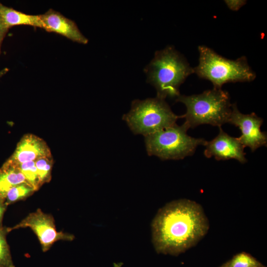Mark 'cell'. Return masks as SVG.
<instances>
[{"label":"cell","mask_w":267,"mask_h":267,"mask_svg":"<svg viewBox=\"0 0 267 267\" xmlns=\"http://www.w3.org/2000/svg\"><path fill=\"white\" fill-rule=\"evenodd\" d=\"M10 232L8 227H0V267H15L6 235Z\"/></svg>","instance_id":"obj_16"},{"label":"cell","mask_w":267,"mask_h":267,"mask_svg":"<svg viewBox=\"0 0 267 267\" xmlns=\"http://www.w3.org/2000/svg\"><path fill=\"white\" fill-rule=\"evenodd\" d=\"M219 129L218 135L210 141H207L204 145L205 157L209 158L214 157L219 161L234 159L241 163H246L247 160L244 151L245 147L238 137L228 135L221 127Z\"/></svg>","instance_id":"obj_9"},{"label":"cell","mask_w":267,"mask_h":267,"mask_svg":"<svg viewBox=\"0 0 267 267\" xmlns=\"http://www.w3.org/2000/svg\"><path fill=\"white\" fill-rule=\"evenodd\" d=\"M39 183L41 187L49 182L51 178V172L53 165L52 156L44 157L35 161Z\"/></svg>","instance_id":"obj_15"},{"label":"cell","mask_w":267,"mask_h":267,"mask_svg":"<svg viewBox=\"0 0 267 267\" xmlns=\"http://www.w3.org/2000/svg\"><path fill=\"white\" fill-rule=\"evenodd\" d=\"M209 228L200 205L186 199L173 201L160 209L152 221L153 244L158 253L177 256L196 245Z\"/></svg>","instance_id":"obj_1"},{"label":"cell","mask_w":267,"mask_h":267,"mask_svg":"<svg viewBox=\"0 0 267 267\" xmlns=\"http://www.w3.org/2000/svg\"><path fill=\"white\" fill-rule=\"evenodd\" d=\"M25 227L31 228L37 235L44 252L49 250L58 241H72L74 239L72 234L58 231L52 216L44 213L40 209L29 214L14 226L9 227V230L10 232Z\"/></svg>","instance_id":"obj_7"},{"label":"cell","mask_w":267,"mask_h":267,"mask_svg":"<svg viewBox=\"0 0 267 267\" xmlns=\"http://www.w3.org/2000/svg\"><path fill=\"white\" fill-rule=\"evenodd\" d=\"M189 129L183 124L175 125L146 135L144 141L147 154L162 160H179L192 156L199 145H205L204 138L187 134Z\"/></svg>","instance_id":"obj_6"},{"label":"cell","mask_w":267,"mask_h":267,"mask_svg":"<svg viewBox=\"0 0 267 267\" xmlns=\"http://www.w3.org/2000/svg\"><path fill=\"white\" fill-rule=\"evenodd\" d=\"M7 29L2 23L0 19V55L1 52V45L3 39H4L5 36L6 35L8 31Z\"/></svg>","instance_id":"obj_20"},{"label":"cell","mask_w":267,"mask_h":267,"mask_svg":"<svg viewBox=\"0 0 267 267\" xmlns=\"http://www.w3.org/2000/svg\"><path fill=\"white\" fill-rule=\"evenodd\" d=\"M226 267H262V264L251 255L241 252L224 264Z\"/></svg>","instance_id":"obj_17"},{"label":"cell","mask_w":267,"mask_h":267,"mask_svg":"<svg viewBox=\"0 0 267 267\" xmlns=\"http://www.w3.org/2000/svg\"><path fill=\"white\" fill-rule=\"evenodd\" d=\"M227 7L233 11L238 10L242 6L245 4V0H224Z\"/></svg>","instance_id":"obj_19"},{"label":"cell","mask_w":267,"mask_h":267,"mask_svg":"<svg viewBox=\"0 0 267 267\" xmlns=\"http://www.w3.org/2000/svg\"><path fill=\"white\" fill-rule=\"evenodd\" d=\"M51 155L49 147L43 139L35 134H27L21 138L7 160L19 165Z\"/></svg>","instance_id":"obj_11"},{"label":"cell","mask_w":267,"mask_h":267,"mask_svg":"<svg viewBox=\"0 0 267 267\" xmlns=\"http://www.w3.org/2000/svg\"><path fill=\"white\" fill-rule=\"evenodd\" d=\"M147 82L156 90V97L177 98L179 87L194 73L185 57L173 46L157 50L154 57L144 68Z\"/></svg>","instance_id":"obj_2"},{"label":"cell","mask_w":267,"mask_h":267,"mask_svg":"<svg viewBox=\"0 0 267 267\" xmlns=\"http://www.w3.org/2000/svg\"><path fill=\"white\" fill-rule=\"evenodd\" d=\"M39 15L44 25L43 29L46 31L59 34L79 44L88 43V39L80 31L76 23L61 13L49 9Z\"/></svg>","instance_id":"obj_10"},{"label":"cell","mask_w":267,"mask_h":267,"mask_svg":"<svg viewBox=\"0 0 267 267\" xmlns=\"http://www.w3.org/2000/svg\"><path fill=\"white\" fill-rule=\"evenodd\" d=\"M221 267H226L224 265H222V266H221Z\"/></svg>","instance_id":"obj_23"},{"label":"cell","mask_w":267,"mask_h":267,"mask_svg":"<svg viewBox=\"0 0 267 267\" xmlns=\"http://www.w3.org/2000/svg\"><path fill=\"white\" fill-rule=\"evenodd\" d=\"M179 118L165 99L156 97L133 100L122 119L134 134L145 136L175 125Z\"/></svg>","instance_id":"obj_5"},{"label":"cell","mask_w":267,"mask_h":267,"mask_svg":"<svg viewBox=\"0 0 267 267\" xmlns=\"http://www.w3.org/2000/svg\"><path fill=\"white\" fill-rule=\"evenodd\" d=\"M9 70V69L5 67L0 70V79L4 76Z\"/></svg>","instance_id":"obj_22"},{"label":"cell","mask_w":267,"mask_h":267,"mask_svg":"<svg viewBox=\"0 0 267 267\" xmlns=\"http://www.w3.org/2000/svg\"><path fill=\"white\" fill-rule=\"evenodd\" d=\"M175 101L186 107L185 113L180 118L185 119L183 124L188 129L203 124L221 127L228 123L231 113L229 93L222 89L213 88L198 94L180 95Z\"/></svg>","instance_id":"obj_3"},{"label":"cell","mask_w":267,"mask_h":267,"mask_svg":"<svg viewBox=\"0 0 267 267\" xmlns=\"http://www.w3.org/2000/svg\"><path fill=\"white\" fill-rule=\"evenodd\" d=\"M231 113L228 123L238 127L241 135L238 137L240 141L245 147H249L252 152L267 144V134L262 132L261 127L263 119L254 112L249 114L241 113L236 103L232 104Z\"/></svg>","instance_id":"obj_8"},{"label":"cell","mask_w":267,"mask_h":267,"mask_svg":"<svg viewBox=\"0 0 267 267\" xmlns=\"http://www.w3.org/2000/svg\"><path fill=\"white\" fill-rule=\"evenodd\" d=\"M7 206L8 205L5 203V200L0 199V227L3 226V217Z\"/></svg>","instance_id":"obj_21"},{"label":"cell","mask_w":267,"mask_h":267,"mask_svg":"<svg viewBox=\"0 0 267 267\" xmlns=\"http://www.w3.org/2000/svg\"><path fill=\"white\" fill-rule=\"evenodd\" d=\"M25 182L28 183L18 166L7 160L0 168V199L5 200L11 188Z\"/></svg>","instance_id":"obj_13"},{"label":"cell","mask_w":267,"mask_h":267,"mask_svg":"<svg viewBox=\"0 0 267 267\" xmlns=\"http://www.w3.org/2000/svg\"><path fill=\"white\" fill-rule=\"evenodd\" d=\"M262 267H265L263 266Z\"/></svg>","instance_id":"obj_24"},{"label":"cell","mask_w":267,"mask_h":267,"mask_svg":"<svg viewBox=\"0 0 267 267\" xmlns=\"http://www.w3.org/2000/svg\"><path fill=\"white\" fill-rule=\"evenodd\" d=\"M198 50L199 63L193 68L194 73L200 78L210 81L214 88L222 89L228 83L250 82L256 78L244 56L231 60L205 45H199Z\"/></svg>","instance_id":"obj_4"},{"label":"cell","mask_w":267,"mask_h":267,"mask_svg":"<svg viewBox=\"0 0 267 267\" xmlns=\"http://www.w3.org/2000/svg\"><path fill=\"white\" fill-rule=\"evenodd\" d=\"M36 190L29 183L25 182L17 184L11 188L7 192L5 203L9 205L23 200L31 196Z\"/></svg>","instance_id":"obj_14"},{"label":"cell","mask_w":267,"mask_h":267,"mask_svg":"<svg viewBox=\"0 0 267 267\" xmlns=\"http://www.w3.org/2000/svg\"><path fill=\"white\" fill-rule=\"evenodd\" d=\"M0 19L8 30L12 27L20 25L44 28L39 15L26 14L4 5L0 2Z\"/></svg>","instance_id":"obj_12"},{"label":"cell","mask_w":267,"mask_h":267,"mask_svg":"<svg viewBox=\"0 0 267 267\" xmlns=\"http://www.w3.org/2000/svg\"><path fill=\"white\" fill-rule=\"evenodd\" d=\"M16 165L24 176L27 182L35 189L36 191L39 190L41 186L35 161L27 162Z\"/></svg>","instance_id":"obj_18"}]
</instances>
